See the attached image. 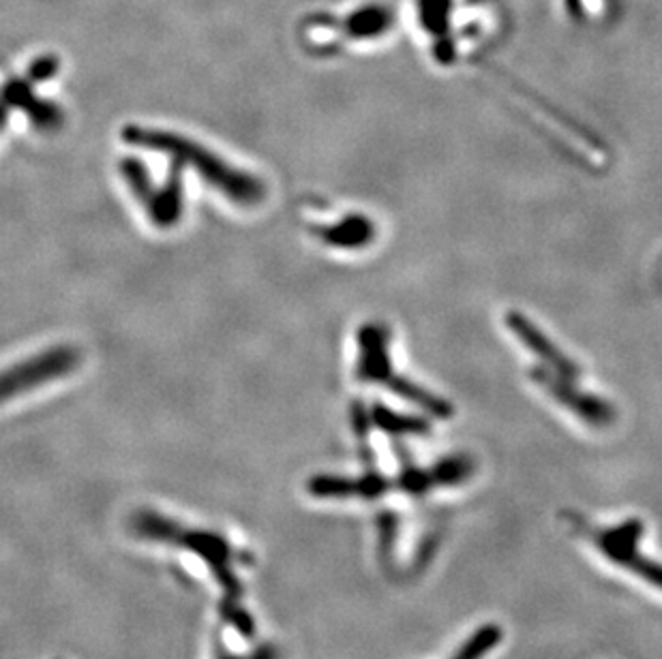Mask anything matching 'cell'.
Listing matches in <instances>:
<instances>
[{
    "mask_svg": "<svg viewBox=\"0 0 662 659\" xmlns=\"http://www.w3.org/2000/svg\"><path fill=\"white\" fill-rule=\"evenodd\" d=\"M120 138L129 146L181 158L185 165L194 167L202 180H206L210 187H215L238 206H258L267 197V187L260 178L251 176L249 172L236 169L235 165L197 144L192 138L142 124L122 127Z\"/></svg>",
    "mask_w": 662,
    "mask_h": 659,
    "instance_id": "6da1fadb",
    "label": "cell"
},
{
    "mask_svg": "<svg viewBox=\"0 0 662 659\" xmlns=\"http://www.w3.org/2000/svg\"><path fill=\"white\" fill-rule=\"evenodd\" d=\"M135 523V531H140V536L151 538V540H161V542H174L185 548H192L195 554H199L204 561L210 563L213 572L217 574V579L224 582V593H226V617L235 625L236 629L251 634L253 625L249 620V615L242 613V608H238V595H240V584L236 582L235 574L230 570V546L226 540H221L219 536L213 534H204V531H187L181 529L178 525L161 518L159 514L153 512H140L133 518Z\"/></svg>",
    "mask_w": 662,
    "mask_h": 659,
    "instance_id": "7a4b0ae2",
    "label": "cell"
},
{
    "mask_svg": "<svg viewBox=\"0 0 662 659\" xmlns=\"http://www.w3.org/2000/svg\"><path fill=\"white\" fill-rule=\"evenodd\" d=\"M82 364V351L78 348H54L37 353L35 358L24 360L9 369L2 377V398H11L26 389L40 388L47 382L74 373Z\"/></svg>",
    "mask_w": 662,
    "mask_h": 659,
    "instance_id": "3957f363",
    "label": "cell"
},
{
    "mask_svg": "<svg viewBox=\"0 0 662 659\" xmlns=\"http://www.w3.org/2000/svg\"><path fill=\"white\" fill-rule=\"evenodd\" d=\"M2 127H7L9 112L11 110H22L29 120L33 122V127H37L41 131H56L63 127V110L56 103L43 101L40 97L33 95L31 90V79H9L4 86V95H2Z\"/></svg>",
    "mask_w": 662,
    "mask_h": 659,
    "instance_id": "277c9868",
    "label": "cell"
},
{
    "mask_svg": "<svg viewBox=\"0 0 662 659\" xmlns=\"http://www.w3.org/2000/svg\"><path fill=\"white\" fill-rule=\"evenodd\" d=\"M358 380L365 384H384L392 373L390 366V332L384 323H365L358 330Z\"/></svg>",
    "mask_w": 662,
    "mask_h": 659,
    "instance_id": "5b68a950",
    "label": "cell"
},
{
    "mask_svg": "<svg viewBox=\"0 0 662 659\" xmlns=\"http://www.w3.org/2000/svg\"><path fill=\"white\" fill-rule=\"evenodd\" d=\"M394 486L376 471H369L367 475L351 480V477H339V475H317L307 484V491L315 497H365L373 499L384 495Z\"/></svg>",
    "mask_w": 662,
    "mask_h": 659,
    "instance_id": "8992f818",
    "label": "cell"
},
{
    "mask_svg": "<svg viewBox=\"0 0 662 659\" xmlns=\"http://www.w3.org/2000/svg\"><path fill=\"white\" fill-rule=\"evenodd\" d=\"M170 172H167V180L161 189H156L153 204L146 208L153 226L159 230H170L174 228L181 217H183V204H185V195H183V169L185 163L181 158L170 156Z\"/></svg>",
    "mask_w": 662,
    "mask_h": 659,
    "instance_id": "52a82bcc",
    "label": "cell"
},
{
    "mask_svg": "<svg viewBox=\"0 0 662 659\" xmlns=\"http://www.w3.org/2000/svg\"><path fill=\"white\" fill-rule=\"evenodd\" d=\"M315 233L319 235V240H324V244L335 249H362L373 242L378 230L369 217L350 215L335 226L317 228Z\"/></svg>",
    "mask_w": 662,
    "mask_h": 659,
    "instance_id": "ba28073f",
    "label": "cell"
},
{
    "mask_svg": "<svg viewBox=\"0 0 662 659\" xmlns=\"http://www.w3.org/2000/svg\"><path fill=\"white\" fill-rule=\"evenodd\" d=\"M641 536H643V523L637 518H630L620 527L605 531L598 538V546L611 561L626 565L637 554V546H639Z\"/></svg>",
    "mask_w": 662,
    "mask_h": 659,
    "instance_id": "9c48e42d",
    "label": "cell"
},
{
    "mask_svg": "<svg viewBox=\"0 0 662 659\" xmlns=\"http://www.w3.org/2000/svg\"><path fill=\"white\" fill-rule=\"evenodd\" d=\"M382 386L389 388L390 392H394L397 396H401V398L419 405L421 409H425L427 414L435 416V418H451L453 416V407L446 400H442L439 396L431 394L427 389L416 386L414 382H410V380H405V377H401L397 373H390Z\"/></svg>",
    "mask_w": 662,
    "mask_h": 659,
    "instance_id": "30bf717a",
    "label": "cell"
},
{
    "mask_svg": "<svg viewBox=\"0 0 662 659\" xmlns=\"http://www.w3.org/2000/svg\"><path fill=\"white\" fill-rule=\"evenodd\" d=\"M392 24V13L387 7H367L351 13L346 22V31L354 40H369L387 33Z\"/></svg>",
    "mask_w": 662,
    "mask_h": 659,
    "instance_id": "8fae6325",
    "label": "cell"
},
{
    "mask_svg": "<svg viewBox=\"0 0 662 659\" xmlns=\"http://www.w3.org/2000/svg\"><path fill=\"white\" fill-rule=\"evenodd\" d=\"M118 169H120L124 183L129 185L131 194L135 195V199H140L144 204V208H149L155 199L156 189L151 183L146 165L135 156H124L118 163Z\"/></svg>",
    "mask_w": 662,
    "mask_h": 659,
    "instance_id": "7c38bea8",
    "label": "cell"
},
{
    "mask_svg": "<svg viewBox=\"0 0 662 659\" xmlns=\"http://www.w3.org/2000/svg\"><path fill=\"white\" fill-rule=\"evenodd\" d=\"M373 422L390 435H425L428 425L416 416H401L390 411L387 405H373Z\"/></svg>",
    "mask_w": 662,
    "mask_h": 659,
    "instance_id": "4fadbf2b",
    "label": "cell"
},
{
    "mask_svg": "<svg viewBox=\"0 0 662 659\" xmlns=\"http://www.w3.org/2000/svg\"><path fill=\"white\" fill-rule=\"evenodd\" d=\"M500 640H502V629L498 625H485L469 638L466 647L453 659H482Z\"/></svg>",
    "mask_w": 662,
    "mask_h": 659,
    "instance_id": "5bb4252c",
    "label": "cell"
},
{
    "mask_svg": "<svg viewBox=\"0 0 662 659\" xmlns=\"http://www.w3.org/2000/svg\"><path fill=\"white\" fill-rule=\"evenodd\" d=\"M431 471H433L435 484L448 486V484H459V482L468 480L474 471V463L469 461L468 457H455V459H446V461L437 463Z\"/></svg>",
    "mask_w": 662,
    "mask_h": 659,
    "instance_id": "9a60e30c",
    "label": "cell"
},
{
    "mask_svg": "<svg viewBox=\"0 0 662 659\" xmlns=\"http://www.w3.org/2000/svg\"><path fill=\"white\" fill-rule=\"evenodd\" d=\"M628 570H632L634 574H639L643 581L654 584L656 589H662V565L656 561H648L643 557H639V552L626 563Z\"/></svg>",
    "mask_w": 662,
    "mask_h": 659,
    "instance_id": "2e32d148",
    "label": "cell"
},
{
    "mask_svg": "<svg viewBox=\"0 0 662 659\" xmlns=\"http://www.w3.org/2000/svg\"><path fill=\"white\" fill-rule=\"evenodd\" d=\"M58 74V58L56 56H43L37 58L31 69H29V79L31 81H45V79L54 78Z\"/></svg>",
    "mask_w": 662,
    "mask_h": 659,
    "instance_id": "e0dca14e",
    "label": "cell"
}]
</instances>
